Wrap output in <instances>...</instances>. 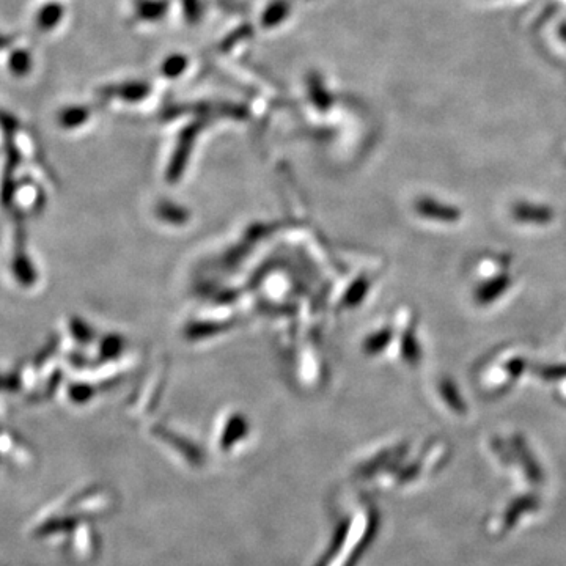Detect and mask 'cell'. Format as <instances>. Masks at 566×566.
<instances>
[{
    "mask_svg": "<svg viewBox=\"0 0 566 566\" xmlns=\"http://www.w3.org/2000/svg\"><path fill=\"white\" fill-rule=\"evenodd\" d=\"M477 277L480 282L475 283L472 298L475 306L491 307L500 299L510 293L515 285V279L508 269V261L504 257H491V260L482 261L477 265Z\"/></svg>",
    "mask_w": 566,
    "mask_h": 566,
    "instance_id": "cell-1",
    "label": "cell"
},
{
    "mask_svg": "<svg viewBox=\"0 0 566 566\" xmlns=\"http://www.w3.org/2000/svg\"><path fill=\"white\" fill-rule=\"evenodd\" d=\"M513 221L521 225H551L555 221V211L549 206L533 202H518L510 208Z\"/></svg>",
    "mask_w": 566,
    "mask_h": 566,
    "instance_id": "cell-2",
    "label": "cell"
}]
</instances>
